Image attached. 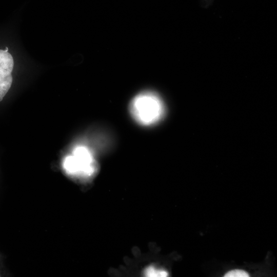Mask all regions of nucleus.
Here are the masks:
<instances>
[{"label":"nucleus","instance_id":"nucleus-1","mask_svg":"<svg viewBox=\"0 0 277 277\" xmlns=\"http://www.w3.org/2000/svg\"><path fill=\"white\" fill-rule=\"evenodd\" d=\"M130 110L137 123L149 126L158 123L163 117L165 106L157 94L146 91L137 94L132 100Z\"/></svg>","mask_w":277,"mask_h":277},{"label":"nucleus","instance_id":"nucleus-2","mask_svg":"<svg viewBox=\"0 0 277 277\" xmlns=\"http://www.w3.org/2000/svg\"><path fill=\"white\" fill-rule=\"evenodd\" d=\"M67 163L68 169L74 174L90 175L94 172L93 157L84 147H77L73 155L68 158Z\"/></svg>","mask_w":277,"mask_h":277},{"label":"nucleus","instance_id":"nucleus-3","mask_svg":"<svg viewBox=\"0 0 277 277\" xmlns=\"http://www.w3.org/2000/svg\"><path fill=\"white\" fill-rule=\"evenodd\" d=\"M13 58L8 52V48L0 49V102L8 92L12 83Z\"/></svg>","mask_w":277,"mask_h":277},{"label":"nucleus","instance_id":"nucleus-4","mask_svg":"<svg viewBox=\"0 0 277 277\" xmlns=\"http://www.w3.org/2000/svg\"><path fill=\"white\" fill-rule=\"evenodd\" d=\"M144 274L149 277H165L168 276L167 271L157 269L153 266L148 267L144 271Z\"/></svg>","mask_w":277,"mask_h":277},{"label":"nucleus","instance_id":"nucleus-5","mask_svg":"<svg viewBox=\"0 0 277 277\" xmlns=\"http://www.w3.org/2000/svg\"><path fill=\"white\" fill-rule=\"evenodd\" d=\"M247 272L242 270L235 269L228 272L224 276L226 277H248Z\"/></svg>","mask_w":277,"mask_h":277}]
</instances>
